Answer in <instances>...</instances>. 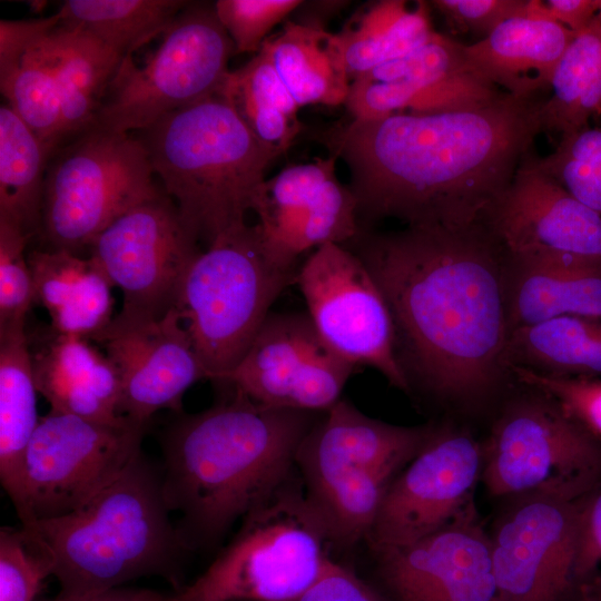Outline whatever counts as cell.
I'll return each mask as SVG.
<instances>
[{"label":"cell","instance_id":"cell-1","mask_svg":"<svg viewBox=\"0 0 601 601\" xmlns=\"http://www.w3.org/2000/svg\"><path fill=\"white\" fill-rule=\"evenodd\" d=\"M378 285L408 394L460 412L503 397L513 378L506 253L482 224L469 228H361L344 244Z\"/></svg>","mask_w":601,"mask_h":601},{"label":"cell","instance_id":"cell-2","mask_svg":"<svg viewBox=\"0 0 601 601\" xmlns=\"http://www.w3.org/2000/svg\"><path fill=\"white\" fill-rule=\"evenodd\" d=\"M545 99L505 92L474 108L351 119L315 138L345 161L359 225L469 228L533 149Z\"/></svg>","mask_w":601,"mask_h":601},{"label":"cell","instance_id":"cell-3","mask_svg":"<svg viewBox=\"0 0 601 601\" xmlns=\"http://www.w3.org/2000/svg\"><path fill=\"white\" fill-rule=\"evenodd\" d=\"M321 414L263 405L235 388L201 412L176 413L160 435V472L188 551L216 546L296 472L299 444Z\"/></svg>","mask_w":601,"mask_h":601},{"label":"cell","instance_id":"cell-4","mask_svg":"<svg viewBox=\"0 0 601 601\" xmlns=\"http://www.w3.org/2000/svg\"><path fill=\"white\" fill-rule=\"evenodd\" d=\"M170 513L160 466L141 452L80 509L24 525L50 551L60 585L57 597L83 599L151 575L167 580L178 592L181 560L189 551Z\"/></svg>","mask_w":601,"mask_h":601},{"label":"cell","instance_id":"cell-5","mask_svg":"<svg viewBox=\"0 0 601 601\" xmlns=\"http://www.w3.org/2000/svg\"><path fill=\"white\" fill-rule=\"evenodd\" d=\"M138 138L185 226L207 247L247 226L265 173L280 156L220 93L165 116Z\"/></svg>","mask_w":601,"mask_h":601},{"label":"cell","instance_id":"cell-6","mask_svg":"<svg viewBox=\"0 0 601 601\" xmlns=\"http://www.w3.org/2000/svg\"><path fill=\"white\" fill-rule=\"evenodd\" d=\"M434 428L387 423L344 398L319 415L299 444L295 466L333 548L366 541L391 482Z\"/></svg>","mask_w":601,"mask_h":601},{"label":"cell","instance_id":"cell-7","mask_svg":"<svg viewBox=\"0 0 601 601\" xmlns=\"http://www.w3.org/2000/svg\"><path fill=\"white\" fill-rule=\"evenodd\" d=\"M332 548L294 473L240 521L230 542L171 601H289L324 573Z\"/></svg>","mask_w":601,"mask_h":601},{"label":"cell","instance_id":"cell-8","mask_svg":"<svg viewBox=\"0 0 601 601\" xmlns=\"http://www.w3.org/2000/svg\"><path fill=\"white\" fill-rule=\"evenodd\" d=\"M296 274L269 257L255 225L200 250L175 309L209 381L223 384L239 364Z\"/></svg>","mask_w":601,"mask_h":601},{"label":"cell","instance_id":"cell-9","mask_svg":"<svg viewBox=\"0 0 601 601\" xmlns=\"http://www.w3.org/2000/svg\"><path fill=\"white\" fill-rule=\"evenodd\" d=\"M482 443L493 496L584 497L601 487V441L546 393L513 380Z\"/></svg>","mask_w":601,"mask_h":601},{"label":"cell","instance_id":"cell-10","mask_svg":"<svg viewBox=\"0 0 601 601\" xmlns=\"http://www.w3.org/2000/svg\"><path fill=\"white\" fill-rule=\"evenodd\" d=\"M140 139L92 126L50 157L41 231L48 249L76 253L121 215L161 195Z\"/></svg>","mask_w":601,"mask_h":601},{"label":"cell","instance_id":"cell-11","mask_svg":"<svg viewBox=\"0 0 601 601\" xmlns=\"http://www.w3.org/2000/svg\"><path fill=\"white\" fill-rule=\"evenodd\" d=\"M233 53L214 4L189 2L144 66L135 65L131 56L122 60L92 126L141 131L218 93Z\"/></svg>","mask_w":601,"mask_h":601},{"label":"cell","instance_id":"cell-12","mask_svg":"<svg viewBox=\"0 0 601 601\" xmlns=\"http://www.w3.org/2000/svg\"><path fill=\"white\" fill-rule=\"evenodd\" d=\"M148 425L49 411L26 455V515L21 524L67 515L109 486L141 453Z\"/></svg>","mask_w":601,"mask_h":601},{"label":"cell","instance_id":"cell-13","mask_svg":"<svg viewBox=\"0 0 601 601\" xmlns=\"http://www.w3.org/2000/svg\"><path fill=\"white\" fill-rule=\"evenodd\" d=\"M295 282L322 339L342 358L380 372L408 394L394 353L385 298L362 259L345 245L326 244L300 265Z\"/></svg>","mask_w":601,"mask_h":601},{"label":"cell","instance_id":"cell-14","mask_svg":"<svg viewBox=\"0 0 601 601\" xmlns=\"http://www.w3.org/2000/svg\"><path fill=\"white\" fill-rule=\"evenodd\" d=\"M114 287L122 292L117 322L156 319L175 308L183 279L200 253L167 195L131 208L90 245Z\"/></svg>","mask_w":601,"mask_h":601},{"label":"cell","instance_id":"cell-15","mask_svg":"<svg viewBox=\"0 0 601 601\" xmlns=\"http://www.w3.org/2000/svg\"><path fill=\"white\" fill-rule=\"evenodd\" d=\"M483 447L470 430L436 424L387 487L366 539L371 551L415 542L474 506Z\"/></svg>","mask_w":601,"mask_h":601},{"label":"cell","instance_id":"cell-16","mask_svg":"<svg viewBox=\"0 0 601 601\" xmlns=\"http://www.w3.org/2000/svg\"><path fill=\"white\" fill-rule=\"evenodd\" d=\"M589 495L515 497L490 534L500 601H575L580 520Z\"/></svg>","mask_w":601,"mask_h":601},{"label":"cell","instance_id":"cell-17","mask_svg":"<svg viewBox=\"0 0 601 601\" xmlns=\"http://www.w3.org/2000/svg\"><path fill=\"white\" fill-rule=\"evenodd\" d=\"M356 368L322 339L307 313L270 312L223 384L263 405L324 413Z\"/></svg>","mask_w":601,"mask_h":601},{"label":"cell","instance_id":"cell-18","mask_svg":"<svg viewBox=\"0 0 601 601\" xmlns=\"http://www.w3.org/2000/svg\"><path fill=\"white\" fill-rule=\"evenodd\" d=\"M335 156L284 168L266 179L253 211L267 254L297 270L298 258L326 244L344 245L359 231L357 201L336 176Z\"/></svg>","mask_w":601,"mask_h":601},{"label":"cell","instance_id":"cell-19","mask_svg":"<svg viewBox=\"0 0 601 601\" xmlns=\"http://www.w3.org/2000/svg\"><path fill=\"white\" fill-rule=\"evenodd\" d=\"M504 93L470 67L462 43L436 32L412 52L354 78L345 105L352 119L375 120L474 108Z\"/></svg>","mask_w":601,"mask_h":601},{"label":"cell","instance_id":"cell-20","mask_svg":"<svg viewBox=\"0 0 601 601\" xmlns=\"http://www.w3.org/2000/svg\"><path fill=\"white\" fill-rule=\"evenodd\" d=\"M372 552L394 601H500L490 534L475 505L415 542Z\"/></svg>","mask_w":601,"mask_h":601},{"label":"cell","instance_id":"cell-21","mask_svg":"<svg viewBox=\"0 0 601 601\" xmlns=\"http://www.w3.org/2000/svg\"><path fill=\"white\" fill-rule=\"evenodd\" d=\"M480 224L510 256L560 254L601 259V215L542 170L533 149Z\"/></svg>","mask_w":601,"mask_h":601},{"label":"cell","instance_id":"cell-22","mask_svg":"<svg viewBox=\"0 0 601 601\" xmlns=\"http://www.w3.org/2000/svg\"><path fill=\"white\" fill-rule=\"evenodd\" d=\"M91 342L102 346L117 368L120 415L139 424L148 425L160 410L181 413L187 390L208 380L175 308L156 319H112Z\"/></svg>","mask_w":601,"mask_h":601},{"label":"cell","instance_id":"cell-23","mask_svg":"<svg viewBox=\"0 0 601 601\" xmlns=\"http://www.w3.org/2000/svg\"><path fill=\"white\" fill-rule=\"evenodd\" d=\"M574 32L554 21L540 0L500 23L489 36L463 45L470 67L502 91L535 97L550 90L555 68Z\"/></svg>","mask_w":601,"mask_h":601},{"label":"cell","instance_id":"cell-24","mask_svg":"<svg viewBox=\"0 0 601 601\" xmlns=\"http://www.w3.org/2000/svg\"><path fill=\"white\" fill-rule=\"evenodd\" d=\"M28 342L36 387L50 411L104 423L125 418L119 413L117 368L90 339L49 326Z\"/></svg>","mask_w":601,"mask_h":601},{"label":"cell","instance_id":"cell-25","mask_svg":"<svg viewBox=\"0 0 601 601\" xmlns=\"http://www.w3.org/2000/svg\"><path fill=\"white\" fill-rule=\"evenodd\" d=\"M58 23V13L41 19L0 21L1 92L50 155L63 144L52 41Z\"/></svg>","mask_w":601,"mask_h":601},{"label":"cell","instance_id":"cell-26","mask_svg":"<svg viewBox=\"0 0 601 601\" xmlns=\"http://www.w3.org/2000/svg\"><path fill=\"white\" fill-rule=\"evenodd\" d=\"M510 333L560 316L601 319V259L506 254Z\"/></svg>","mask_w":601,"mask_h":601},{"label":"cell","instance_id":"cell-27","mask_svg":"<svg viewBox=\"0 0 601 601\" xmlns=\"http://www.w3.org/2000/svg\"><path fill=\"white\" fill-rule=\"evenodd\" d=\"M35 304L60 334L92 339L115 316L112 284L96 259L65 249L28 253Z\"/></svg>","mask_w":601,"mask_h":601},{"label":"cell","instance_id":"cell-28","mask_svg":"<svg viewBox=\"0 0 601 601\" xmlns=\"http://www.w3.org/2000/svg\"><path fill=\"white\" fill-rule=\"evenodd\" d=\"M37 393L26 324L0 329V481L20 522L26 455L41 417Z\"/></svg>","mask_w":601,"mask_h":601},{"label":"cell","instance_id":"cell-29","mask_svg":"<svg viewBox=\"0 0 601 601\" xmlns=\"http://www.w3.org/2000/svg\"><path fill=\"white\" fill-rule=\"evenodd\" d=\"M262 49L299 108L346 102L352 80L336 33L319 24L287 21Z\"/></svg>","mask_w":601,"mask_h":601},{"label":"cell","instance_id":"cell-30","mask_svg":"<svg viewBox=\"0 0 601 601\" xmlns=\"http://www.w3.org/2000/svg\"><path fill=\"white\" fill-rule=\"evenodd\" d=\"M52 41L65 144L93 125L125 58L89 33L66 27L60 20L52 31Z\"/></svg>","mask_w":601,"mask_h":601},{"label":"cell","instance_id":"cell-31","mask_svg":"<svg viewBox=\"0 0 601 601\" xmlns=\"http://www.w3.org/2000/svg\"><path fill=\"white\" fill-rule=\"evenodd\" d=\"M505 361L543 375L601 377V319L560 316L516 328Z\"/></svg>","mask_w":601,"mask_h":601},{"label":"cell","instance_id":"cell-32","mask_svg":"<svg viewBox=\"0 0 601 601\" xmlns=\"http://www.w3.org/2000/svg\"><path fill=\"white\" fill-rule=\"evenodd\" d=\"M435 33L425 2L418 1L410 9L403 0H383L356 13L336 38L353 80L378 65L412 52Z\"/></svg>","mask_w":601,"mask_h":601},{"label":"cell","instance_id":"cell-33","mask_svg":"<svg viewBox=\"0 0 601 601\" xmlns=\"http://www.w3.org/2000/svg\"><path fill=\"white\" fill-rule=\"evenodd\" d=\"M50 152L8 106L0 108V220L30 238L41 229L43 188Z\"/></svg>","mask_w":601,"mask_h":601},{"label":"cell","instance_id":"cell-34","mask_svg":"<svg viewBox=\"0 0 601 601\" xmlns=\"http://www.w3.org/2000/svg\"><path fill=\"white\" fill-rule=\"evenodd\" d=\"M541 108L542 132L579 130L601 112V9L562 55Z\"/></svg>","mask_w":601,"mask_h":601},{"label":"cell","instance_id":"cell-35","mask_svg":"<svg viewBox=\"0 0 601 601\" xmlns=\"http://www.w3.org/2000/svg\"><path fill=\"white\" fill-rule=\"evenodd\" d=\"M252 132L282 155L300 130L298 105L260 49L247 63L230 70L219 92Z\"/></svg>","mask_w":601,"mask_h":601},{"label":"cell","instance_id":"cell-36","mask_svg":"<svg viewBox=\"0 0 601 601\" xmlns=\"http://www.w3.org/2000/svg\"><path fill=\"white\" fill-rule=\"evenodd\" d=\"M189 2L180 0H69L60 23L89 33L124 58L165 33Z\"/></svg>","mask_w":601,"mask_h":601},{"label":"cell","instance_id":"cell-37","mask_svg":"<svg viewBox=\"0 0 601 601\" xmlns=\"http://www.w3.org/2000/svg\"><path fill=\"white\" fill-rule=\"evenodd\" d=\"M538 165L574 198L601 215V126L560 136L553 152Z\"/></svg>","mask_w":601,"mask_h":601},{"label":"cell","instance_id":"cell-38","mask_svg":"<svg viewBox=\"0 0 601 601\" xmlns=\"http://www.w3.org/2000/svg\"><path fill=\"white\" fill-rule=\"evenodd\" d=\"M53 568L48 546L33 530L1 526L0 601H35Z\"/></svg>","mask_w":601,"mask_h":601},{"label":"cell","instance_id":"cell-39","mask_svg":"<svg viewBox=\"0 0 601 601\" xmlns=\"http://www.w3.org/2000/svg\"><path fill=\"white\" fill-rule=\"evenodd\" d=\"M30 237L18 226L0 220V329L26 324L35 303L28 254Z\"/></svg>","mask_w":601,"mask_h":601},{"label":"cell","instance_id":"cell-40","mask_svg":"<svg viewBox=\"0 0 601 601\" xmlns=\"http://www.w3.org/2000/svg\"><path fill=\"white\" fill-rule=\"evenodd\" d=\"M302 3L298 0H218L214 8L235 52L257 53L273 28Z\"/></svg>","mask_w":601,"mask_h":601},{"label":"cell","instance_id":"cell-41","mask_svg":"<svg viewBox=\"0 0 601 601\" xmlns=\"http://www.w3.org/2000/svg\"><path fill=\"white\" fill-rule=\"evenodd\" d=\"M512 378L553 397L570 417L601 441V377L543 375L511 366Z\"/></svg>","mask_w":601,"mask_h":601},{"label":"cell","instance_id":"cell-42","mask_svg":"<svg viewBox=\"0 0 601 601\" xmlns=\"http://www.w3.org/2000/svg\"><path fill=\"white\" fill-rule=\"evenodd\" d=\"M432 4L453 30L483 39L504 20L522 12L528 0H435Z\"/></svg>","mask_w":601,"mask_h":601},{"label":"cell","instance_id":"cell-43","mask_svg":"<svg viewBox=\"0 0 601 601\" xmlns=\"http://www.w3.org/2000/svg\"><path fill=\"white\" fill-rule=\"evenodd\" d=\"M289 601H383L352 570L335 562L302 594Z\"/></svg>","mask_w":601,"mask_h":601},{"label":"cell","instance_id":"cell-44","mask_svg":"<svg viewBox=\"0 0 601 601\" xmlns=\"http://www.w3.org/2000/svg\"><path fill=\"white\" fill-rule=\"evenodd\" d=\"M601 564V487L584 502L579 531L574 578L579 585L587 583Z\"/></svg>","mask_w":601,"mask_h":601},{"label":"cell","instance_id":"cell-45","mask_svg":"<svg viewBox=\"0 0 601 601\" xmlns=\"http://www.w3.org/2000/svg\"><path fill=\"white\" fill-rule=\"evenodd\" d=\"M543 4L554 21L574 33L587 27L601 9V0H548Z\"/></svg>","mask_w":601,"mask_h":601},{"label":"cell","instance_id":"cell-46","mask_svg":"<svg viewBox=\"0 0 601 601\" xmlns=\"http://www.w3.org/2000/svg\"><path fill=\"white\" fill-rule=\"evenodd\" d=\"M41 601H171V595L149 589L118 587L83 599H65L56 597Z\"/></svg>","mask_w":601,"mask_h":601},{"label":"cell","instance_id":"cell-47","mask_svg":"<svg viewBox=\"0 0 601 601\" xmlns=\"http://www.w3.org/2000/svg\"><path fill=\"white\" fill-rule=\"evenodd\" d=\"M590 593L601 600V577H593L590 581L583 584Z\"/></svg>","mask_w":601,"mask_h":601},{"label":"cell","instance_id":"cell-48","mask_svg":"<svg viewBox=\"0 0 601 601\" xmlns=\"http://www.w3.org/2000/svg\"><path fill=\"white\" fill-rule=\"evenodd\" d=\"M575 601H601V600L594 597L592 593H590L588 589L582 584L580 587V591Z\"/></svg>","mask_w":601,"mask_h":601},{"label":"cell","instance_id":"cell-49","mask_svg":"<svg viewBox=\"0 0 601 601\" xmlns=\"http://www.w3.org/2000/svg\"><path fill=\"white\" fill-rule=\"evenodd\" d=\"M47 6V2L45 1H31L30 2V7L37 11V12H41L42 9Z\"/></svg>","mask_w":601,"mask_h":601},{"label":"cell","instance_id":"cell-50","mask_svg":"<svg viewBox=\"0 0 601 601\" xmlns=\"http://www.w3.org/2000/svg\"><path fill=\"white\" fill-rule=\"evenodd\" d=\"M601 114V112H600Z\"/></svg>","mask_w":601,"mask_h":601}]
</instances>
